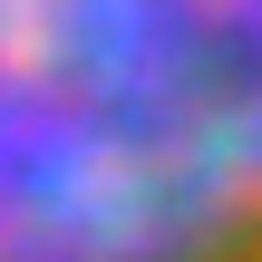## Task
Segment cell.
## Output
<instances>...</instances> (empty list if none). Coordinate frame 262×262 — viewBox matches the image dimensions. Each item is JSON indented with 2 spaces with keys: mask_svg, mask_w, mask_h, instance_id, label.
<instances>
[{
  "mask_svg": "<svg viewBox=\"0 0 262 262\" xmlns=\"http://www.w3.org/2000/svg\"><path fill=\"white\" fill-rule=\"evenodd\" d=\"M0 262H262V0H0Z\"/></svg>",
  "mask_w": 262,
  "mask_h": 262,
  "instance_id": "cell-1",
  "label": "cell"
}]
</instances>
